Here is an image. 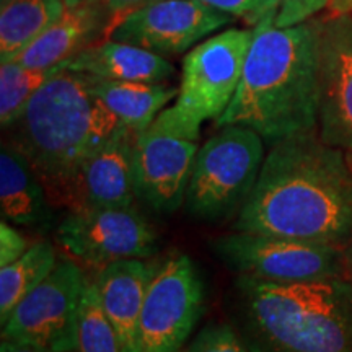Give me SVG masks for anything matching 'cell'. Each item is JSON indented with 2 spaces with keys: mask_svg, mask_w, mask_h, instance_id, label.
Masks as SVG:
<instances>
[{
  "mask_svg": "<svg viewBox=\"0 0 352 352\" xmlns=\"http://www.w3.org/2000/svg\"><path fill=\"white\" fill-rule=\"evenodd\" d=\"M0 210L7 222L41 233L50 232L57 222V209L41 179L8 140L0 148Z\"/></svg>",
  "mask_w": 352,
  "mask_h": 352,
  "instance_id": "obj_17",
  "label": "cell"
},
{
  "mask_svg": "<svg viewBox=\"0 0 352 352\" xmlns=\"http://www.w3.org/2000/svg\"><path fill=\"white\" fill-rule=\"evenodd\" d=\"M57 263L56 243L36 240L16 261L0 267V324L6 323L13 308L46 280Z\"/></svg>",
  "mask_w": 352,
  "mask_h": 352,
  "instance_id": "obj_21",
  "label": "cell"
},
{
  "mask_svg": "<svg viewBox=\"0 0 352 352\" xmlns=\"http://www.w3.org/2000/svg\"><path fill=\"white\" fill-rule=\"evenodd\" d=\"M228 321L250 352H352V280L276 284L236 276Z\"/></svg>",
  "mask_w": 352,
  "mask_h": 352,
  "instance_id": "obj_4",
  "label": "cell"
},
{
  "mask_svg": "<svg viewBox=\"0 0 352 352\" xmlns=\"http://www.w3.org/2000/svg\"><path fill=\"white\" fill-rule=\"evenodd\" d=\"M232 228L344 250L352 239V165L316 129L279 140Z\"/></svg>",
  "mask_w": 352,
  "mask_h": 352,
  "instance_id": "obj_1",
  "label": "cell"
},
{
  "mask_svg": "<svg viewBox=\"0 0 352 352\" xmlns=\"http://www.w3.org/2000/svg\"><path fill=\"white\" fill-rule=\"evenodd\" d=\"M30 246L32 243L10 222H0V267L16 261Z\"/></svg>",
  "mask_w": 352,
  "mask_h": 352,
  "instance_id": "obj_27",
  "label": "cell"
},
{
  "mask_svg": "<svg viewBox=\"0 0 352 352\" xmlns=\"http://www.w3.org/2000/svg\"><path fill=\"white\" fill-rule=\"evenodd\" d=\"M157 261L124 259L94 272L101 305L116 334L120 352L138 351L140 314Z\"/></svg>",
  "mask_w": 352,
  "mask_h": 352,
  "instance_id": "obj_15",
  "label": "cell"
},
{
  "mask_svg": "<svg viewBox=\"0 0 352 352\" xmlns=\"http://www.w3.org/2000/svg\"><path fill=\"white\" fill-rule=\"evenodd\" d=\"M138 132L121 126L85 162L70 210L134 208V147ZM69 212V210H67Z\"/></svg>",
  "mask_w": 352,
  "mask_h": 352,
  "instance_id": "obj_14",
  "label": "cell"
},
{
  "mask_svg": "<svg viewBox=\"0 0 352 352\" xmlns=\"http://www.w3.org/2000/svg\"><path fill=\"white\" fill-rule=\"evenodd\" d=\"M121 126L96 96L90 76L64 69L3 131L33 166L54 208L70 210L82 166Z\"/></svg>",
  "mask_w": 352,
  "mask_h": 352,
  "instance_id": "obj_3",
  "label": "cell"
},
{
  "mask_svg": "<svg viewBox=\"0 0 352 352\" xmlns=\"http://www.w3.org/2000/svg\"><path fill=\"white\" fill-rule=\"evenodd\" d=\"M65 70L116 82L164 83L175 77V65L155 52L129 43L101 39L67 63Z\"/></svg>",
  "mask_w": 352,
  "mask_h": 352,
  "instance_id": "obj_18",
  "label": "cell"
},
{
  "mask_svg": "<svg viewBox=\"0 0 352 352\" xmlns=\"http://www.w3.org/2000/svg\"><path fill=\"white\" fill-rule=\"evenodd\" d=\"M197 151L184 209L197 220L236 217L256 186L264 164V139L245 126L219 127Z\"/></svg>",
  "mask_w": 352,
  "mask_h": 352,
  "instance_id": "obj_6",
  "label": "cell"
},
{
  "mask_svg": "<svg viewBox=\"0 0 352 352\" xmlns=\"http://www.w3.org/2000/svg\"><path fill=\"white\" fill-rule=\"evenodd\" d=\"M113 25V16L103 7L91 0H83L76 7L65 8L63 15L47 26L15 60L30 69L57 67L100 43L101 36L108 39Z\"/></svg>",
  "mask_w": 352,
  "mask_h": 352,
  "instance_id": "obj_16",
  "label": "cell"
},
{
  "mask_svg": "<svg viewBox=\"0 0 352 352\" xmlns=\"http://www.w3.org/2000/svg\"><path fill=\"white\" fill-rule=\"evenodd\" d=\"M328 10L331 15H344V13H352V0H329Z\"/></svg>",
  "mask_w": 352,
  "mask_h": 352,
  "instance_id": "obj_30",
  "label": "cell"
},
{
  "mask_svg": "<svg viewBox=\"0 0 352 352\" xmlns=\"http://www.w3.org/2000/svg\"><path fill=\"white\" fill-rule=\"evenodd\" d=\"M199 2L226 12L250 26H258L270 16H277L279 12V0H199Z\"/></svg>",
  "mask_w": 352,
  "mask_h": 352,
  "instance_id": "obj_25",
  "label": "cell"
},
{
  "mask_svg": "<svg viewBox=\"0 0 352 352\" xmlns=\"http://www.w3.org/2000/svg\"><path fill=\"white\" fill-rule=\"evenodd\" d=\"M91 2H95L96 6L103 7L104 10L113 16L114 25H116L122 16L127 15V13H131L132 10H135V8L145 6V3L152 2V0H91Z\"/></svg>",
  "mask_w": 352,
  "mask_h": 352,
  "instance_id": "obj_28",
  "label": "cell"
},
{
  "mask_svg": "<svg viewBox=\"0 0 352 352\" xmlns=\"http://www.w3.org/2000/svg\"><path fill=\"white\" fill-rule=\"evenodd\" d=\"M90 280L85 267L67 254L54 271L13 308L2 324V340L56 352H77L83 296Z\"/></svg>",
  "mask_w": 352,
  "mask_h": 352,
  "instance_id": "obj_8",
  "label": "cell"
},
{
  "mask_svg": "<svg viewBox=\"0 0 352 352\" xmlns=\"http://www.w3.org/2000/svg\"><path fill=\"white\" fill-rule=\"evenodd\" d=\"M349 276H351V277H349V279H351V280H352V271H351V272H349Z\"/></svg>",
  "mask_w": 352,
  "mask_h": 352,
  "instance_id": "obj_33",
  "label": "cell"
},
{
  "mask_svg": "<svg viewBox=\"0 0 352 352\" xmlns=\"http://www.w3.org/2000/svg\"><path fill=\"white\" fill-rule=\"evenodd\" d=\"M199 140L148 127L134 147L135 196L157 214H173L186 201Z\"/></svg>",
  "mask_w": 352,
  "mask_h": 352,
  "instance_id": "obj_13",
  "label": "cell"
},
{
  "mask_svg": "<svg viewBox=\"0 0 352 352\" xmlns=\"http://www.w3.org/2000/svg\"><path fill=\"white\" fill-rule=\"evenodd\" d=\"M65 8V0H0V63L15 60Z\"/></svg>",
  "mask_w": 352,
  "mask_h": 352,
  "instance_id": "obj_20",
  "label": "cell"
},
{
  "mask_svg": "<svg viewBox=\"0 0 352 352\" xmlns=\"http://www.w3.org/2000/svg\"><path fill=\"white\" fill-rule=\"evenodd\" d=\"M316 131L352 165V13L320 23V98Z\"/></svg>",
  "mask_w": 352,
  "mask_h": 352,
  "instance_id": "obj_12",
  "label": "cell"
},
{
  "mask_svg": "<svg viewBox=\"0 0 352 352\" xmlns=\"http://www.w3.org/2000/svg\"><path fill=\"white\" fill-rule=\"evenodd\" d=\"M80 2H83V0H65V6H67V7H76Z\"/></svg>",
  "mask_w": 352,
  "mask_h": 352,
  "instance_id": "obj_32",
  "label": "cell"
},
{
  "mask_svg": "<svg viewBox=\"0 0 352 352\" xmlns=\"http://www.w3.org/2000/svg\"><path fill=\"white\" fill-rule=\"evenodd\" d=\"M236 19L199 0H152L118 21L108 39L179 56Z\"/></svg>",
  "mask_w": 352,
  "mask_h": 352,
  "instance_id": "obj_11",
  "label": "cell"
},
{
  "mask_svg": "<svg viewBox=\"0 0 352 352\" xmlns=\"http://www.w3.org/2000/svg\"><path fill=\"white\" fill-rule=\"evenodd\" d=\"M270 16L254 26L241 80L217 127L245 126L267 147L315 131L320 98V23L280 28Z\"/></svg>",
  "mask_w": 352,
  "mask_h": 352,
  "instance_id": "obj_2",
  "label": "cell"
},
{
  "mask_svg": "<svg viewBox=\"0 0 352 352\" xmlns=\"http://www.w3.org/2000/svg\"><path fill=\"white\" fill-rule=\"evenodd\" d=\"M64 70V64L52 69H30L16 63H0V124L2 129L12 126L26 104L44 83Z\"/></svg>",
  "mask_w": 352,
  "mask_h": 352,
  "instance_id": "obj_22",
  "label": "cell"
},
{
  "mask_svg": "<svg viewBox=\"0 0 352 352\" xmlns=\"http://www.w3.org/2000/svg\"><path fill=\"white\" fill-rule=\"evenodd\" d=\"M344 258H346V264L349 272L352 271V239L349 240V243L344 246Z\"/></svg>",
  "mask_w": 352,
  "mask_h": 352,
  "instance_id": "obj_31",
  "label": "cell"
},
{
  "mask_svg": "<svg viewBox=\"0 0 352 352\" xmlns=\"http://www.w3.org/2000/svg\"><path fill=\"white\" fill-rule=\"evenodd\" d=\"M54 243L94 272L124 259H151L158 252L155 228L134 208L69 210L57 222Z\"/></svg>",
  "mask_w": 352,
  "mask_h": 352,
  "instance_id": "obj_10",
  "label": "cell"
},
{
  "mask_svg": "<svg viewBox=\"0 0 352 352\" xmlns=\"http://www.w3.org/2000/svg\"><path fill=\"white\" fill-rule=\"evenodd\" d=\"M328 3L329 0H279L274 25L287 28L305 23L323 8H328Z\"/></svg>",
  "mask_w": 352,
  "mask_h": 352,
  "instance_id": "obj_26",
  "label": "cell"
},
{
  "mask_svg": "<svg viewBox=\"0 0 352 352\" xmlns=\"http://www.w3.org/2000/svg\"><path fill=\"white\" fill-rule=\"evenodd\" d=\"M210 248L236 276L266 283H314L349 272L344 250L315 241L233 230L214 239Z\"/></svg>",
  "mask_w": 352,
  "mask_h": 352,
  "instance_id": "obj_7",
  "label": "cell"
},
{
  "mask_svg": "<svg viewBox=\"0 0 352 352\" xmlns=\"http://www.w3.org/2000/svg\"><path fill=\"white\" fill-rule=\"evenodd\" d=\"M254 28H230L201 41L183 60L173 107L165 108L152 127L199 140L201 126L226 113L239 90Z\"/></svg>",
  "mask_w": 352,
  "mask_h": 352,
  "instance_id": "obj_5",
  "label": "cell"
},
{
  "mask_svg": "<svg viewBox=\"0 0 352 352\" xmlns=\"http://www.w3.org/2000/svg\"><path fill=\"white\" fill-rule=\"evenodd\" d=\"M206 308V284L188 254L157 261L140 314L138 351L183 352Z\"/></svg>",
  "mask_w": 352,
  "mask_h": 352,
  "instance_id": "obj_9",
  "label": "cell"
},
{
  "mask_svg": "<svg viewBox=\"0 0 352 352\" xmlns=\"http://www.w3.org/2000/svg\"><path fill=\"white\" fill-rule=\"evenodd\" d=\"M77 352H120L116 334L101 305L94 276H90L83 296Z\"/></svg>",
  "mask_w": 352,
  "mask_h": 352,
  "instance_id": "obj_23",
  "label": "cell"
},
{
  "mask_svg": "<svg viewBox=\"0 0 352 352\" xmlns=\"http://www.w3.org/2000/svg\"><path fill=\"white\" fill-rule=\"evenodd\" d=\"M91 87L103 101L104 107L120 120L127 129L138 132L147 131L166 104L178 95V88L164 83L116 82L91 77Z\"/></svg>",
  "mask_w": 352,
  "mask_h": 352,
  "instance_id": "obj_19",
  "label": "cell"
},
{
  "mask_svg": "<svg viewBox=\"0 0 352 352\" xmlns=\"http://www.w3.org/2000/svg\"><path fill=\"white\" fill-rule=\"evenodd\" d=\"M183 352H250L230 321H212L202 327Z\"/></svg>",
  "mask_w": 352,
  "mask_h": 352,
  "instance_id": "obj_24",
  "label": "cell"
},
{
  "mask_svg": "<svg viewBox=\"0 0 352 352\" xmlns=\"http://www.w3.org/2000/svg\"><path fill=\"white\" fill-rule=\"evenodd\" d=\"M0 352H56V351H47V349H41V347H36V346H28V344H21V342L2 340V344H0Z\"/></svg>",
  "mask_w": 352,
  "mask_h": 352,
  "instance_id": "obj_29",
  "label": "cell"
}]
</instances>
